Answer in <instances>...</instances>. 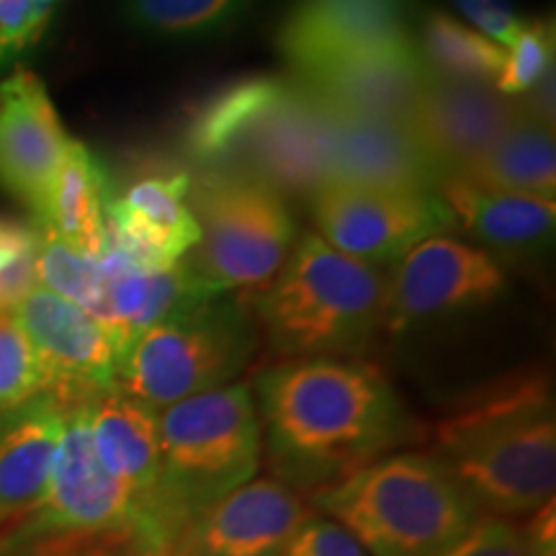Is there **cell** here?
I'll return each mask as SVG.
<instances>
[{
    "label": "cell",
    "instance_id": "obj_37",
    "mask_svg": "<svg viewBox=\"0 0 556 556\" xmlns=\"http://www.w3.org/2000/svg\"><path fill=\"white\" fill-rule=\"evenodd\" d=\"M0 556H18V554L13 552V548H3V552H0Z\"/></svg>",
    "mask_w": 556,
    "mask_h": 556
},
{
    "label": "cell",
    "instance_id": "obj_5",
    "mask_svg": "<svg viewBox=\"0 0 556 556\" xmlns=\"http://www.w3.org/2000/svg\"><path fill=\"white\" fill-rule=\"evenodd\" d=\"M160 497L184 528L258 477L263 430L253 389L242 381L180 400L157 413Z\"/></svg>",
    "mask_w": 556,
    "mask_h": 556
},
{
    "label": "cell",
    "instance_id": "obj_18",
    "mask_svg": "<svg viewBox=\"0 0 556 556\" xmlns=\"http://www.w3.org/2000/svg\"><path fill=\"white\" fill-rule=\"evenodd\" d=\"M325 168L328 178L345 184L438 193V173L405 122L364 119L328 111Z\"/></svg>",
    "mask_w": 556,
    "mask_h": 556
},
{
    "label": "cell",
    "instance_id": "obj_11",
    "mask_svg": "<svg viewBox=\"0 0 556 556\" xmlns=\"http://www.w3.org/2000/svg\"><path fill=\"white\" fill-rule=\"evenodd\" d=\"M13 317L37 353L45 392L78 409L114 387L119 348L101 323L47 289L21 299Z\"/></svg>",
    "mask_w": 556,
    "mask_h": 556
},
{
    "label": "cell",
    "instance_id": "obj_20",
    "mask_svg": "<svg viewBox=\"0 0 556 556\" xmlns=\"http://www.w3.org/2000/svg\"><path fill=\"white\" fill-rule=\"evenodd\" d=\"M96 456L111 477L135 495L157 531L168 541L180 536L176 520L160 497V441L157 413L111 387L86 407Z\"/></svg>",
    "mask_w": 556,
    "mask_h": 556
},
{
    "label": "cell",
    "instance_id": "obj_34",
    "mask_svg": "<svg viewBox=\"0 0 556 556\" xmlns=\"http://www.w3.org/2000/svg\"><path fill=\"white\" fill-rule=\"evenodd\" d=\"M283 556H368L366 548L358 544L343 526L330 518L309 516L304 520L296 536Z\"/></svg>",
    "mask_w": 556,
    "mask_h": 556
},
{
    "label": "cell",
    "instance_id": "obj_1",
    "mask_svg": "<svg viewBox=\"0 0 556 556\" xmlns=\"http://www.w3.org/2000/svg\"><path fill=\"white\" fill-rule=\"evenodd\" d=\"M255 394L270 469L291 490L315 495L417 438L400 394L361 358L278 361Z\"/></svg>",
    "mask_w": 556,
    "mask_h": 556
},
{
    "label": "cell",
    "instance_id": "obj_10",
    "mask_svg": "<svg viewBox=\"0 0 556 556\" xmlns=\"http://www.w3.org/2000/svg\"><path fill=\"white\" fill-rule=\"evenodd\" d=\"M507 278L490 253L448 235L417 242L389 274L387 330L482 309L505 294Z\"/></svg>",
    "mask_w": 556,
    "mask_h": 556
},
{
    "label": "cell",
    "instance_id": "obj_15",
    "mask_svg": "<svg viewBox=\"0 0 556 556\" xmlns=\"http://www.w3.org/2000/svg\"><path fill=\"white\" fill-rule=\"evenodd\" d=\"M70 137L45 83L31 70L0 80V189L41 227Z\"/></svg>",
    "mask_w": 556,
    "mask_h": 556
},
{
    "label": "cell",
    "instance_id": "obj_9",
    "mask_svg": "<svg viewBox=\"0 0 556 556\" xmlns=\"http://www.w3.org/2000/svg\"><path fill=\"white\" fill-rule=\"evenodd\" d=\"M317 235L368 266H392L417 242L454 229L438 193L371 189V186L323 180L309 197Z\"/></svg>",
    "mask_w": 556,
    "mask_h": 556
},
{
    "label": "cell",
    "instance_id": "obj_14",
    "mask_svg": "<svg viewBox=\"0 0 556 556\" xmlns=\"http://www.w3.org/2000/svg\"><path fill=\"white\" fill-rule=\"evenodd\" d=\"M520 114V101L492 83L428 78L405 124L441 180L482 157Z\"/></svg>",
    "mask_w": 556,
    "mask_h": 556
},
{
    "label": "cell",
    "instance_id": "obj_19",
    "mask_svg": "<svg viewBox=\"0 0 556 556\" xmlns=\"http://www.w3.org/2000/svg\"><path fill=\"white\" fill-rule=\"evenodd\" d=\"M287 88L289 78L248 75L193 103L180 124V150L191 173H240L255 131Z\"/></svg>",
    "mask_w": 556,
    "mask_h": 556
},
{
    "label": "cell",
    "instance_id": "obj_25",
    "mask_svg": "<svg viewBox=\"0 0 556 556\" xmlns=\"http://www.w3.org/2000/svg\"><path fill=\"white\" fill-rule=\"evenodd\" d=\"M417 58L438 80H471L495 86L505 47L446 11H428L413 31Z\"/></svg>",
    "mask_w": 556,
    "mask_h": 556
},
{
    "label": "cell",
    "instance_id": "obj_36",
    "mask_svg": "<svg viewBox=\"0 0 556 556\" xmlns=\"http://www.w3.org/2000/svg\"><path fill=\"white\" fill-rule=\"evenodd\" d=\"M21 520H24V518H3V516H0V552H3L13 533H16Z\"/></svg>",
    "mask_w": 556,
    "mask_h": 556
},
{
    "label": "cell",
    "instance_id": "obj_38",
    "mask_svg": "<svg viewBox=\"0 0 556 556\" xmlns=\"http://www.w3.org/2000/svg\"><path fill=\"white\" fill-rule=\"evenodd\" d=\"M50 3H54V0H50Z\"/></svg>",
    "mask_w": 556,
    "mask_h": 556
},
{
    "label": "cell",
    "instance_id": "obj_2",
    "mask_svg": "<svg viewBox=\"0 0 556 556\" xmlns=\"http://www.w3.org/2000/svg\"><path fill=\"white\" fill-rule=\"evenodd\" d=\"M428 454L479 516H531L552 503L556 486L552 384L526 371L486 387L438 422Z\"/></svg>",
    "mask_w": 556,
    "mask_h": 556
},
{
    "label": "cell",
    "instance_id": "obj_28",
    "mask_svg": "<svg viewBox=\"0 0 556 556\" xmlns=\"http://www.w3.org/2000/svg\"><path fill=\"white\" fill-rule=\"evenodd\" d=\"M556 31L554 18L541 16L523 21L513 39L510 52H505V65L500 70L495 88L507 99H518L554 70Z\"/></svg>",
    "mask_w": 556,
    "mask_h": 556
},
{
    "label": "cell",
    "instance_id": "obj_29",
    "mask_svg": "<svg viewBox=\"0 0 556 556\" xmlns=\"http://www.w3.org/2000/svg\"><path fill=\"white\" fill-rule=\"evenodd\" d=\"M41 229L0 217V312H13L37 289Z\"/></svg>",
    "mask_w": 556,
    "mask_h": 556
},
{
    "label": "cell",
    "instance_id": "obj_27",
    "mask_svg": "<svg viewBox=\"0 0 556 556\" xmlns=\"http://www.w3.org/2000/svg\"><path fill=\"white\" fill-rule=\"evenodd\" d=\"M37 276L47 291L88 312L96 323L106 317V276L99 258H90L65 242L41 232Z\"/></svg>",
    "mask_w": 556,
    "mask_h": 556
},
{
    "label": "cell",
    "instance_id": "obj_3",
    "mask_svg": "<svg viewBox=\"0 0 556 556\" xmlns=\"http://www.w3.org/2000/svg\"><path fill=\"white\" fill-rule=\"evenodd\" d=\"M253 309L281 361L358 358L387 330L389 274L307 232L274 281L253 294Z\"/></svg>",
    "mask_w": 556,
    "mask_h": 556
},
{
    "label": "cell",
    "instance_id": "obj_12",
    "mask_svg": "<svg viewBox=\"0 0 556 556\" xmlns=\"http://www.w3.org/2000/svg\"><path fill=\"white\" fill-rule=\"evenodd\" d=\"M193 173L168 157H142L124 189L111 180L106 199V238L144 266H170L199 242L191 212Z\"/></svg>",
    "mask_w": 556,
    "mask_h": 556
},
{
    "label": "cell",
    "instance_id": "obj_6",
    "mask_svg": "<svg viewBox=\"0 0 556 556\" xmlns=\"http://www.w3.org/2000/svg\"><path fill=\"white\" fill-rule=\"evenodd\" d=\"M255 353L245 304L225 294L173 312L124 348L114 387L150 409L232 384Z\"/></svg>",
    "mask_w": 556,
    "mask_h": 556
},
{
    "label": "cell",
    "instance_id": "obj_7",
    "mask_svg": "<svg viewBox=\"0 0 556 556\" xmlns=\"http://www.w3.org/2000/svg\"><path fill=\"white\" fill-rule=\"evenodd\" d=\"M197 248L186 263L212 294H258L274 281L296 240L294 214L281 193L245 173H193Z\"/></svg>",
    "mask_w": 556,
    "mask_h": 556
},
{
    "label": "cell",
    "instance_id": "obj_21",
    "mask_svg": "<svg viewBox=\"0 0 556 556\" xmlns=\"http://www.w3.org/2000/svg\"><path fill=\"white\" fill-rule=\"evenodd\" d=\"M70 409L50 394L0 409V516L26 518L50 482Z\"/></svg>",
    "mask_w": 556,
    "mask_h": 556
},
{
    "label": "cell",
    "instance_id": "obj_13",
    "mask_svg": "<svg viewBox=\"0 0 556 556\" xmlns=\"http://www.w3.org/2000/svg\"><path fill=\"white\" fill-rule=\"evenodd\" d=\"M413 41L409 0H294L276 31L291 75L325 62Z\"/></svg>",
    "mask_w": 556,
    "mask_h": 556
},
{
    "label": "cell",
    "instance_id": "obj_16",
    "mask_svg": "<svg viewBox=\"0 0 556 556\" xmlns=\"http://www.w3.org/2000/svg\"><path fill=\"white\" fill-rule=\"evenodd\" d=\"M309 516L296 490L255 477L201 510L176 544L184 556H283Z\"/></svg>",
    "mask_w": 556,
    "mask_h": 556
},
{
    "label": "cell",
    "instance_id": "obj_31",
    "mask_svg": "<svg viewBox=\"0 0 556 556\" xmlns=\"http://www.w3.org/2000/svg\"><path fill=\"white\" fill-rule=\"evenodd\" d=\"M18 556H184L178 544H148L129 533H101V536H41L11 541Z\"/></svg>",
    "mask_w": 556,
    "mask_h": 556
},
{
    "label": "cell",
    "instance_id": "obj_24",
    "mask_svg": "<svg viewBox=\"0 0 556 556\" xmlns=\"http://www.w3.org/2000/svg\"><path fill=\"white\" fill-rule=\"evenodd\" d=\"M454 178L469 180V184L479 186V189L554 199V129L541 127L539 122L520 114V119L482 157H477L469 168L456 173Z\"/></svg>",
    "mask_w": 556,
    "mask_h": 556
},
{
    "label": "cell",
    "instance_id": "obj_23",
    "mask_svg": "<svg viewBox=\"0 0 556 556\" xmlns=\"http://www.w3.org/2000/svg\"><path fill=\"white\" fill-rule=\"evenodd\" d=\"M109 191L111 176L101 157L70 139L39 229L83 255L99 258L106 238Z\"/></svg>",
    "mask_w": 556,
    "mask_h": 556
},
{
    "label": "cell",
    "instance_id": "obj_32",
    "mask_svg": "<svg viewBox=\"0 0 556 556\" xmlns=\"http://www.w3.org/2000/svg\"><path fill=\"white\" fill-rule=\"evenodd\" d=\"M52 5L50 0H0V70L45 37Z\"/></svg>",
    "mask_w": 556,
    "mask_h": 556
},
{
    "label": "cell",
    "instance_id": "obj_22",
    "mask_svg": "<svg viewBox=\"0 0 556 556\" xmlns=\"http://www.w3.org/2000/svg\"><path fill=\"white\" fill-rule=\"evenodd\" d=\"M438 197L446 204L454 227L503 253H533L554 238V199L479 189L469 180L446 176L438 180Z\"/></svg>",
    "mask_w": 556,
    "mask_h": 556
},
{
    "label": "cell",
    "instance_id": "obj_8",
    "mask_svg": "<svg viewBox=\"0 0 556 556\" xmlns=\"http://www.w3.org/2000/svg\"><path fill=\"white\" fill-rule=\"evenodd\" d=\"M86 407L70 409L50 482L11 541L129 533L148 544H176L157 531L155 520L127 486L103 469L90 441Z\"/></svg>",
    "mask_w": 556,
    "mask_h": 556
},
{
    "label": "cell",
    "instance_id": "obj_17",
    "mask_svg": "<svg viewBox=\"0 0 556 556\" xmlns=\"http://www.w3.org/2000/svg\"><path fill=\"white\" fill-rule=\"evenodd\" d=\"M289 78L332 114L407 122L430 75L415 41H407L325 62Z\"/></svg>",
    "mask_w": 556,
    "mask_h": 556
},
{
    "label": "cell",
    "instance_id": "obj_33",
    "mask_svg": "<svg viewBox=\"0 0 556 556\" xmlns=\"http://www.w3.org/2000/svg\"><path fill=\"white\" fill-rule=\"evenodd\" d=\"M446 556H541L523 523L495 516H479Z\"/></svg>",
    "mask_w": 556,
    "mask_h": 556
},
{
    "label": "cell",
    "instance_id": "obj_26",
    "mask_svg": "<svg viewBox=\"0 0 556 556\" xmlns=\"http://www.w3.org/2000/svg\"><path fill=\"white\" fill-rule=\"evenodd\" d=\"M250 0H122L131 26L160 39H204L238 24Z\"/></svg>",
    "mask_w": 556,
    "mask_h": 556
},
{
    "label": "cell",
    "instance_id": "obj_30",
    "mask_svg": "<svg viewBox=\"0 0 556 556\" xmlns=\"http://www.w3.org/2000/svg\"><path fill=\"white\" fill-rule=\"evenodd\" d=\"M45 392L37 353L11 312L0 315V409Z\"/></svg>",
    "mask_w": 556,
    "mask_h": 556
},
{
    "label": "cell",
    "instance_id": "obj_35",
    "mask_svg": "<svg viewBox=\"0 0 556 556\" xmlns=\"http://www.w3.org/2000/svg\"><path fill=\"white\" fill-rule=\"evenodd\" d=\"M451 3L471 21L477 31L503 47H510L523 26V18L518 16L513 0H451Z\"/></svg>",
    "mask_w": 556,
    "mask_h": 556
},
{
    "label": "cell",
    "instance_id": "obj_4",
    "mask_svg": "<svg viewBox=\"0 0 556 556\" xmlns=\"http://www.w3.org/2000/svg\"><path fill=\"white\" fill-rule=\"evenodd\" d=\"M368 556H446L479 518L433 456L397 451L312 495Z\"/></svg>",
    "mask_w": 556,
    "mask_h": 556
}]
</instances>
